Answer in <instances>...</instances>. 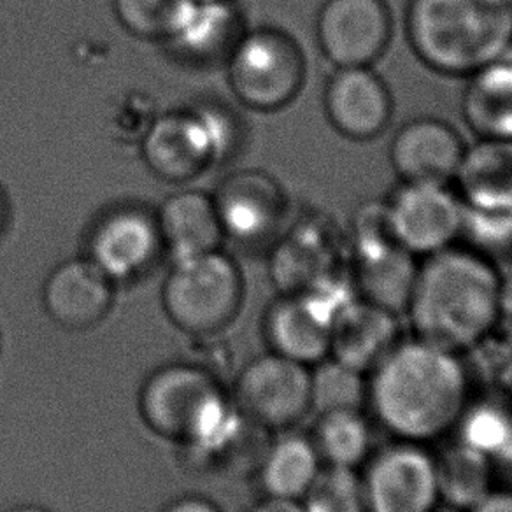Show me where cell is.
<instances>
[{"label":"cell","mask_w":512,"mask_h":512,"mask_svg":"<svg viewBox=\"0 0 512 512\" xmlns=\"http://www.w3.org/2000/svg\"><path fill=\"white\" fill-rule=\"evenodd\" d=\"M472 392L463 355L414 335L367 374L365 409L392 439L432 446L453 435Z\"/></svg>","instance_id":"obj_1"},{"label":"cell","mask_w":512,"mask_h":512,"mask_svg":"<svg viewBox=\"0 0 512 512\" xmlns=\"http://www.w3.org/2000/svg\"><path fill=\"white\" fill-rule=\"evenodd\" d=\"M500 278L490 258L467 246L425 256L406 309L414 335L460 355L476 348L497 328Z\"/></svg>","instance_id":"obj_2"},{"label":"cell","mask_w":512,"mask_h":512,"mask_svg":"<svg viewBox=\"0 0 512 512\" xmlns=\"http://www.w3.org/2000/svg\"><path fill=\"white\" fill-rule=\"evenodd\" d=\"M406 36L428 69L467 78L512 53L507 0H409Z\"/></svg>","instance_id":"obj_3"},{"label":"cell","mask_w":512,"mask_h":512,"mask_svg":"<svg viewBox=\"0 0 512 512\" xmlns=\"http://www.w3.org/2000/svg\"><path fill=\"white\" fill-rule=\"evenodd\" d=\"M144 425L181 448H197L237 416L230 393L211 370L192 362L167 363L144 379L137 395Z\"/></svg>","instance_id":"obj_4"},{"label":"cell","mask_w":512,"mask_h":512,"mask_svg":"<svg viewBox=\"0 0 512 512\" xmlns=\"http://www.w3.org/2000/svg\"><path fill=\"white\" fill-rule=\"evenodd\" d=\"M242 127L234 114L213 104H193L158 114L139 150L153 176L188 185L237 155Z\"/></svg>","instance_id":"obj_5"},{"label":"cell","mask_w":512,"mask_h":512,"mask_svg":"<svg viewBox=\"0 0 512 512\" xmlns=\"http://www.w3.org/2000/svg\"><path fill=\"white\" fill-rule=\"evenodd\" d=\"M244 295L241 267L221 248L174 260L162 286V307L183 334L214 337L234 323Z\"/></svg>","instance_id":"obj_6"},{"label":"cell","mask_w":512,"mask_h":512,"mask_svg":"<svg viewBox=\"0 0 512 512\" xmlns=\"http://www.w3.org/2000/svg\"><path fill=\"white\" fill-rule=\"evenodd\" d=\"M223 67L230 92L255 113L285 109L306 83L304 51L295 37L276 27L244 30Z\"/></svg>","instance_id":"obj_7"},{"label":"cell","mask_w":512,"mask_h":512,"mask_svg":"<svg viewBox=\"0 0 512 512\" xmlns=\"http://www.w3.org/2000/svg\"><path fill=\"white\" fill-rule=\"evenodd\" d=\"M355 295L349 274L311 292L281 293L262 321L267 348L307 367L325 360L335 316Z\"/></svg>","instance_id":"obj_8"},{"label":"cell","mask_w":512,"mask_h":512,"mask_svg":"<svg viewBox=\"0 0 512 512\" xmlns=\"http://www.w3.org/2000/svg\"><path fill=\"white\" fill-rule=\"evenodd\" d=\"M367 512H432L442 504L435 451L392 439L358 469Z\"/></svg>","instance_id":"obj_9"},{"label":"cell","mask_w":512,"mask_h":512,"mask_svg":"<svg viewBox=\"0 0 512 512\" xmlns=\"http://www.w3.org/2000/svg\"><path fill=\"white\" fill-rule=\"evenodd\" d=\"M230 399L256 427L285 432L313 413L311 367L267 351L239 370Z\"/></svg>","instance_id":"obj_10"},{"label":"cell","mask_w":512,"mask_h":512,"mask_svg":"<svg viewBox=\"0 0 512 512\" xmlns=\"http://www.w3.org/2000/svg\"><path fill=\"white\" fill-rule=\"evenodd\" d=\"M85 256L116 286L146 278L167 256L155 209L123 202L100 213L86 234Z\"/></svg>","instance_id":"obj_11"},{"label":"cell","mask_w":512,"mask_h":512,"mask_svg":"<svg viewBox=\"0 0 512 512\" xmlns=\"http://www.w3.org/2000/svg\"><path fill=\"white\" fill-rule=\"evenodd\" d=\"M225 242L260 253L285 232L290 200L285 188L260 169L232 172L213 193Z\"/></svg>","instance_id":"obj_12"},{"label":"cell","mask_w":512,"mask_h":512,"mask_svg":"<svg viewBox=\"0 0 512 512\" xmlns=\"http://www.w3.org/2000/svg\"><path fill=\"white\" fill-rule=\"evenodd\" d=\"M383 202L393 237L416 258L462 239L465 206L453 185L400 181Z\"/></svg>","instance_id":"obj_13"},{"label":"cell","mask_w":512,"mask_h":512,"mask_svg":"<svg viewBox=\"0 0 512 512\" xmlns=\"http://www.w3.org/2000/svg\"><path fill=\"white\" fill-rule=\"evenodd\" d=\"M348 251L346 235L320 214H307L286 227L272 244L269 274L281 293H304L346 276L342 271Z\"/></svg>","instance_id":"obj_14"},{"label":"cell","mask_w":512,"mask_h":512,"mask_svg":"<svg viewBox=\"0 0 512 512\" xmlns=\"http://www.w3.org/2000/svg\"><path fill=\"white\" fill-rule=\"evenodd\" d=\"M314 32L335 69L372 67L392 43V11L386 0H325Z\"/></svg>","instance_id":"obj_15"},{"label":"cell","mask_w":512,"mask_h":512,"mask_svg":"<svg viewBox=\"0 0 512 512\" xmlns=\"http://www.w3.org/2000/svg\"><path fill=\"white\" fill-rule=\"evenodd\" d=\"M323 107L335 132L362 143L390 127L393 97L372 67H341L328 78Z\"/></svg>","instance_id":"obj_16"},{"label":"cell","mask_w":512,"mask_h":512,"mask_svg":"<svg viewBox=\"0 0 512 512\" xmlns=\"http://www.w3.org/2000/svg\"><path fill=\"white\" fill-rule=\"evenodd\" d=\"M114 297L116 285L85 255L58 264L41 293L50 320L71 332L99 327L113 311Z\"/></svg>","instance_id":"obj_17"},{"label":"cell","mask_w":512,"mask_h":512,"mask_svg":"<svg viewBox=\"0 0 512 512\" xmlns=\"http://www.w3.org/2000/svg\"><path fill=\"white\" fill-rule=\"evenodd\" d=\"M465 150L467 144L451 123L421 116L397 130L388 157L399 181L453 185Z\"/></svg>","instance_id":"obj_18"},{"label":"cell","mask_w":512,"mask_h":512,"mask_svg":"<svg viewBox=\"0 0 512 512\" xmlns=\"http://www.w3.org/2000/svg\"><path fill=\"white\" fill-rule=\"evenodd\" d=\"M244 30L237 2L190 0L164 46L185 64L216 67L225 65Z\"/></svg>","instance_id":"obj_19"},{"label":"cell","mask_w":512,"mask_h":512,"mask_svg":"<svg viewBox=\"0 0 512 512\" xmlns=\"http://www.w3.org/2000/svg\"><path fill=\"white\" fill-rule=\"evenodd\" d=\"M400 341L399 314L355 295L335 316L330 356L369 374Z\"/></svg>","instance_id":"obj_20"},{"label":"cell","mask_w":512,"mask_h":512,"mask_svg":"<svg viewBox=\"0 0 512 512\" xmlns=\"http://www.w3.org/2000/svg\"><path fill=\"white\" fill-rule=\"evenodd\" d=\"M155 213L165 253L172 262L216 251L225 244L213 193L183 188L165 197Z\"/></svg>","instance_id":"obj_21"},{"label":"cell","mask_w":512,"mask_h":512,"mask_svg":"<svg viewBox=\"0 0 512 512\" xmlns=\"http://www.w3.org/2000/svg\"><path fill=\"white\" fill-rule=\"evenodd\" d=\"M453 186L469 211L512 214V141L477 139L467 146Z\"/></svg>","instance_id":"obj_22"},{"label":"cell","mask_w":512,"mask_h":512,"mask_svg":"<svg viewBox=\"0 0 512 512\" xmlns=\"http://www.w3.org/2000/svg\"><path fill=\"white\" fill-rule=\"evenodd\" d=\"M462 116L477 139L512 141V57L467 76Z\"/></svg>","instance_id":"obj_23"},{"label":"cell","mask_w":512,"mask_h":512,"mask_svg":"<svg viewBox=\"0 0 512 512\" xmlns=\"http://www.w3.org/2000/svg\"><path fill=\"white\" fill-rule=\"evenodd\" d=\"M323 469L309 434L293 428L272 437L255 477L265 497L302 500Z\"/></svg>","instance_id":"obj_24"},{"label":"cell","mask_w":512,"mask_h":512,"mask_svg":"<svg viewBox=\"0 0 512 512\" xmlns=\"http://www.w3.org/2000/svg\"><path fill=\"white\" fill-rule=\"evenodd\" d=\"M435 462L442 504L469 511L495 488L493 477L497 465L456 437L446 441L444 448L435 453Z\"/></svg>","instance_id":"obj_25"},{"label":"cell","mask_w":512,"mask_h":512,"mask_svg":"<svg viewBox=\"0 0 512 512\" xmlns=\"http://www.w3.org/2000/svg\"><path fill=\"white\" fill-rule=\"evenodd\" d=\"M311 430L314 448L327 467L358 470L374 451L372 418L365 409L316 414Z\"/></svg>","instance_id":"obj_26"},{"label":"cell","mask_w":512,"mask_h":512,"mask_svg":"<svg viewBox=\"0 0 512 512\" xmlns=\"http://www.w3.org/2000/svg\"><path fill=\"white\" fill-rule=\"evenodd\" d=\"M453 435L495 465L512 460V411L500 400L472 397Z\"/></svg>","instance_id":"obj_27"},{"label":"cell","mask_w":512,"mask_h":512,"mask_svg":"<svg viewBox=\"0 0 512 512\" xmlns=\"http://www.w3.org/2000/svg\"><path fill=\"white\" fill-rule=\"evenodd\" d=\"M367 374L328 356L311 367V407L323 414L365 409Z\"/></svg>","instance_id":"obj_28"},{"label":"cell","mask_w":512,"mask_h":512,"mask_svg":"<svg viewBox=\"0 0 512 512\" xmlns=\"http://www.w3.org/2000/svg\"><path fill=\"white\" fill-rule=\"evenodd\" d=\"M116 20L130 36L165 44L190 0H111Z\"/></svg>","instance_id":"obj_29"},{"label":"cell","mask_w":512,"mask_h":512,"mask_svg":"<svg viewBox=\"0 0 512 512\" xmlns=\"http://www.w3.org/2000/svg\"><path fill=\"white\" fill-rule=\"evenodd\" d=\"M300 504L306 512H367L358 470L327 465Z\"/></svg>","instance_id":"obj_30"},{"label":"cell","mask_w":512,"mask_h":512,"mask_svg":"<svg viewBox=\"0 0 512 512\" xmlns=\"http://www.w3.org/2000/svg\"><path fill=\"white\" fill-rule=\"evenodd\" d=\"M467 512H512V488H493Z\"/></svg>","instance_id":"obj_31"},{"label":"cell","mask_w":512,"mask_h":512,"mask_svg":"<svg viewBox=\"0 0 512 512\" xmlns=\"http://www.w3.org/2000/svg\"><path fill=\"white\" fill-rule=\"evenodd\" d=\"M162 512H223L213 500L199 495H185L165 505Z\"/></svg>","instance_id":"obj_32"},{"label":"cell","mask_w":512,"mask_h":512,"mask_svg":"<svg viewBox=\"0 0 512 512\" xmlns=\"http://www.w3.org/2000/svg\"><path fill=\"white\" fill-rule=\"evenodd\" d=\"M512 332V272L500 278L498 290V325Z\"/></svg>","instance_id":"obj_33"},{"label":"cell","mask_w":512,"mask_h":512,"mask_svg":"<svg viewBox=\"0 0 512 512\" xmlns=\"http://www.w3.org/2000/svg\"><path fill=\"white\" fill-rule=\"evenodd\" d=\"M248 512H306L299 500H283V498L265 497L253 505Z\"/></svg>","instance_id":"obj_34"},{"label":"cell","mask_w":512,"mask_h":512,"mask_svg":"<svg viewBox=\"0 0 512 512\" xmlns=\"http://www.w3.org/2000/svg\"><path fill=\"white\" fill-rule=\"evenodd\" d=\"M9 223V204L6 193L0 190V237L6 232Z\"/></svg>","instance_id":"obj_35"},{"label":"cell","mask_w":512,"mask_h":512,"mask_svg":"<svg viewBox=\"0 0 512 512\" xmlns=\"http://www.w3.org/2000/svg\"><path fill=\"white\" fill-rule=\"evenodd\" d=\"M8 512H51L50 509H46L43 505L37 504H25L18 505V507H13L11 511Z\"/></svg>","instance_id":"obj_36"},{"label":"cell","mask_w":512,"mask_h":512,"mask_svg":"<svg viewBox=\"0 0 512 512\" xmlns=\"http://www.w3.org/2000/svg\"><path fill=\"white\" fill-rule=\"evenodd\" d=\"M432 512H467L463 511V509H458V507H453V505L448 504H439L435 507Z\"/></svg>","instance_id":"obj_37"},{"label":"cell","mask_w":512,"mask_h":512,"mask_svg":"<svg viewBox=\"0 0 512 512\" xmlns=\"http://www.w3.org/2000/svg\"><path fill=\"white\" fill-rule=\"evenodd\" d=\"M225 2H237V0H225Z\"/></svg>","instance_id":"obj_38"},{"label":"cell","mask_w":512,"mask_h":512,"mask_svg":"<svg viewBox=\"0 0 512 512\" xmlns=\"http://www.w3.org/2000/svg\"><path fill=\"white\" fill-rule=\"evenodd\" d=\"M507 2H509V4H511V6H512V0H507Z\"/></svg>","instance_id":"obj_39"}]
</instances>
